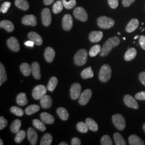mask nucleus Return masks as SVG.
<instances>
[{
    "label": "nucleus",
    "mask_w": 145,
    "mask_h": 145,
    "mask_svg": "<svg viewBox=\"0 0 145 145\" xmlns=\"http://www.w3.org/2000/svg\"><path fill=\"white\" fill-rule=\"evenodd\" d=\"M120 42V39L117 37L110 38L104 43L103 46L102 47L101 52L99 53L100 56L102 57L108 56L114 47L119 45Z\"/></svg>",
    "instance_id": "f257e3e1"
},
{
    "label": "nucleus",
    "mask_w": 145,
    "mask_h": 145,
    "mask_svg": "<svg viewBox=\"0 0 145 145\" xmlns=\"http://www.w3.org/2000/svg\"><path fill=\"white\" fill-rule=\"evenodd\" d=\"M88 52L86 49H80L76 52L74 57V63L78 66H83L87 61Z\"/></svg>",
    "instance_id": "f03ea898"
},
{
    "label": "nucleus",
    "mask_w": 145,
    "mask_h": 145,
    "mask_svg": "<svg viewBox=\"0 0 145 145\" xmlns=\"http://www.w3.org/2000/svg\"><path fill=\"white\" fill-rule=\"evenodd\" d=\"M112 70L108 65H103L99 72V78L102 82H106L111 76Z\"/></svg>",
    "instance_id": "7ed1b4c3"
},
{
    "label": "nucleus",
    "mask_w": 145,
    "mask_h": 145,
    "mask_svg": "<svg viewBox=\"0 0 145 145\" xmlns=\"http://www.w3.org/2000/svg\"><path fill=\"white\" fill-rule=\"evenodd\" d=\"M98 26L103 29H109L114 25V21L111 18L106 16H101L98 18L97 20Z\"/></svg>",
    "instance_id": "20e7f679"
},
{
    "label": "nucleus",
    "mask_w": 145,
    "mask_h": 145,
    "mask_svg": "<svg viewBox=\"0 0 145 145\" xmlns=\"http://www.w3.org/2000/svg\"><path fill=\"white\" fill-rule=\"evenodd\" d=\"M112 120L113 124L118 130L119 131L124 130L126 127V122L124 117L121 114H114L112 117Z\"/></svg>",
    "instance_id": "39448f33"
},
{
    "label": "nucleus",
    "mask_w": 145,
    "mask_h": 145,
    "mask_svg": "<svg viewBox=\"0 0 145 145\" xmlns=\"http://www.w3.org/2000/svg\"><path fill=\"white\" fill-rule=\"evenodd\" d=\"M47 89L43 85H38L32 90V95L33 99L38 100L40 99L42 97L45 95L46 93Z\"/></svg>",
    "instance_id": "423d86ee"
},
{
    "label": "nucleus",
    "mask_w": 145,
    "mask_h": 145,
    "mask_svg": "<svg viewBox=\"0 0 145 145\" xmlns=\"http://www.w3.org/2000/svg\"><path fill=\"white\" fill-rule=\"evenodd\" d=\"M73 14L75 18L78 20L86 22L88 20V14L86 10L82 7H78L76 8L73 11Z\"/></svg>",
    "instance_id": "0eeeda50"
},
{
    "label": "nucleus",
    "mask_w": 145,
    "mask_h": 145,
    "mask_svg": "<svg viewBox=\"0 0 145 145\" xmlns=\"http://www.w3.org/2000/svg\"><path fill=\"white\" fill-rule=\"evenodd\" d=\"M42 24L45 26H50L52 22L51 14L49 9L45 8L42 11L41 14Z\"/></svg>",
    "instance_id": "6e6552de"
},
{
    "label": "nucleus",
    "mask_w": 145,
    "mask_h": 145,
    "mask_svg": "<svg viewBox=\"0 0 145 145\" xmlns=\"http://www.w3.org/2000/svg\"><path fill=\"white\" fill-rule=\"evenodd\" d=\"M92 96V91L91 90L87 89L85 90L83 93L80 95L78 103L81 105H86L88 103L89 100L91 99Z\"/></svg>",
    "instance_id": "1a4fd4ad"
},
{
    "label": "nucleus",
    "mask_w": 145,
    "mask_h": 145,
    "mask_svg": "<svg viewBox=\"0 0 145 145\" xmlns=\"http://www.w3.org/2000/svg\"><path fill=\"white\" fill-rule=\"evenodd\" d=\"M73 26L72 17L69 14H66L62 18V26L63 29L66 31H70Z\"/></svg>",
    "instance_id": "9d476101"
},
{
    "label": "nucleus",
    "mask_w": 145,
    "mask_h": 145,
    "mask_svg": "<svg viewBox=\"0 0 145 145\" xmlns=\"http://www.w3.org/2000/svg\"><path fill=\"white\" fill-rule=\"evenodd\" d=\"M81 91V86L78 83H73L70 90L71 97L74 100H76L80 96Z\"/></svg>",
    "instance_id": "9b49d317"
},
{
    "label": "nucleus",
    "mask_w": 145,
    "mask_h": 145,
    "mask_svg": "<svg viewBox=\"0 0 145 145\" xmlns=\"http://www.w3.org/2000/svg\"><path fill=\"white\" fill-rule=\"evenodd\" d=\"M7 44L9 48L14 52H18L20 50L19 42L14 37H11L9 38L7 41Z\"/></svg>",
    "instance_id": "f8f14e48"
},
{
    "label": "nucleus",
    "mask_w": 145,
    "mask_h": 145,
    "mask_svg": "<svg viewBox=\"0 0 145 145\" xmlns=\"http://www.w3.org/2000/svg\"><path fill=\"white\" fill-rule=\"evenodd\" d=\"M124 102L125 105L134 109H138L139 108V104L136 101L135 98L130 95H126L124 97Z\"/></svg>",
    "instance_id": "ddd939ff"
},
{
    "label": "nucleus",
    "mask_w": 145,
    "mask_h": 145,
    "mask_svg": "<svg viewBox=\"0 0 145 145\" xmlns=\"http://www.w3.org/2000/svg\"><path fill=\"white\" fill-rule=\"evenodd\" d=\"M22 23L25 25L36 26L37 24L36 17L35 16L33 15H27L24 16L22 20Z\"/></svg>",
    "instance_id": "4468645a"
},
{
    "label": "nucleus",
    "mask_w": 145,
    "mask_h": 145,
    "mask_svg": "<svg viewBox=\"0 0 145 145\" xmlns=\"http://www.w3.org/2000/svg\"><path fill=\"white\" fill-rule=\"evenodd\" d=\"M27 137L32 145H36L38 141V135L36 130L30 127L27 131Z\"/></svg>",
    "instance_id": "2eb2a0df"
},
{
    "label": "nucleus",
    "mask_w": 145,
    "mask_h": 145,
    "mask_svg": "<svg viewBox=\"0 0 145 145\" xmlns=\"http://www.w3.org/2000/svg\"><path fill=\"white\" fill-rule=\"evenodd\" d=\"M27 37L30 40L34 42V43L38 46H40L42 44V37L35 32L32 31L29 32Z\"/></svg>",
    "instance_id": "dca6fc26"
},
{
    "label": "nucleus",
    "mask_w": 145,
    "mask_h": 145,
    "mask_svg": "<svg viewBox=\"0 0 145 145\" xmlns=\"http://www.w3.org/2000/svg\"><path fill=\"white\" fill-rule=\"evenodd\" d=\"M103 36V34L101 31H92L89 35V39L91 42H97L102 39Z\"/></svg>",
    "instance_id": "f3484780"
},
{
    "label": "nucleus",
    "mask_w": 145,
    "mask_h": 145,
    "mask_svg": "<svg viewBox=\"0 0 145 145\" xmlns=\"http://www.w3.org/2000/svg\"><path fill=\"white\" fill-rule=\"evenodd\" d=\"M56 56V52L53 48L51 47H47L45 50L44 57L47 62L48 63L52 62Z\"/></svg>",
    "instance_id": "a211bd4d"
},
{
    "label": "nucleus",
    "mask_w": 145,
    "mask_h": 145,
    "mask_svg": "<svg viewBox=\"0 0 145 145\" xmlns=\"http://www.w3.org/2000/svg\"><path fill=\"white\" fill-rule=\"evenodd\" d=\"M31 68L33 76L36 80H39L41 78V72L39 63L37 62H33L31 65Z\"/></svg>",
    "instance_id": "6ab92c4d"
},
{
    "label": "nucleus",
    "mask_w": 145,
    "mask_h": 145,
    "mask_svg": "<svg viewBox=\"0 0 145 145\" xmlns=\"http://www.w3.org/2000/svg\"><path fill=\"white\" fill-rule=\"evenodd\" d=\"M40 105L43 109H49L51 107L52 105V98L49 95H44L40 99Z\"/></svg>",
    "instance_id": "aec40b11"
},
{
    "label": "nucleus",
    "mask_w": 145,
    "mask_h": 145,
    "mask_svg": "<svg viewBox=\"0 0 145 145\" xmlns=\"http://www.w3.org/2000/svg\"><path fill=\"white\" fill-rule=\"evenodd\" d=\"M139 25V22L137 19L133 18L131 20L126 27V31L129 33L133 32L138 28Z\"/></svg>",
    "instance_id": "412c9836"
},
{
    "label": "nucleus",
    "mask_w": 145,
    "mask_h": 145,
    "mask_svg": "<svg viewBox=\"0 0 145 145\" xmlns=\"http://www.w3.org/2000/svg\"><path fill=\"white\" fill-rule=\"evenodd\" d=\"M129 142L130 145H144L145 142L138 135H132L129 138Z\"/></svg>",
    "instance_id": "4be33fe9"
},
{
    "label": "nucleus",
    "mask_w": 145,
    "mask_h": 145,
    "mask_svg": "<svg viewBox=\"0 0 145 145\" xmlns=\"http://www.w3.org/2000/svg\"><path fill=\"white\" fill-rule=\"evenodd\" d=\"M40 117L42 121L46 124H52L54 122V117L48 113L42 112Z\"/></svg>",
    "instance_id": "5701e85b"
},
{
    "label": "nucleus",
    "mask_w": 145,
    "mask_h": 145,
    "mask_svg": "<svg viewBox=\"0 0 145 145\" xmlns=\"http://www.w3.org/2000/svg\"><path fill=\"white\" fill-rule=\"evenodd\" d=\"M0 27L8 32H12L14 30V24L8 20H3L0 22Z\"/></svg>",
    "instance_id": "b1692460"
},
{
    "label": "nucleus",
    "mask_w": 145,
    "mask_h": 145,
    "mask_svg": "<svg viewBox=\"0 0 145 145\" xmlns=\"http://www.w3.org/2000/svg\"><path fill=\"white\" fill-rule=\"evenodd\" d=\"M137 54L136 49L135 48H130L125 54L124 59L126 61H130L135 59Z\"/></svg>",
    "instance_id": "393cba45"
},
{
    "label": "nucleus",
    "mask_w": 145,
    "mask_h": 145,
    "mask_svg": "<svg viewBox=\"0 0 145 145\" xmlns=\"http://www.w3.org/2000/svg\"><path fill=\"white\" fill-rule=\"evenodd\" d=\"M16 102L20 106L26 105L28 103L26 94L24 93H19L16 97Z\"/></svg>",
    "instance_id": "a878e982"
},
{
    "label": "nucleus",
    "mask_w": 145,
    "mask_h": 145,
    "mask_svg": "<svg viewBox=\"0 0 145 145\" xmlns=\"http://www.w3.org/2000/svg\"><path fill=\"white\" fill-rule=\"evenodd\" d=\"M16 6L21 10L26 11L29 8V4L26 0H15Z\"/></svg>",
    "instance_id": "bb28decb"
},
{
    "label": "nucleus",
    "mask_w": 145,
    "mask_h": 145,
    "mask_svg": "<svg viewBox=\"0 0 145 145\" xmlns=\"http://www.w3.org/2000/svg\"><path fill=\"white\" fill-rule=\"evenodd\" d=\"M86 123L89 129L93 132H96L99 130L98 125L96 122L90 118H88L86 120Z\"/></svg>",
    "instance_id": "cd10ccee"
},
{
    "label": "nucleus",
    "mask_w": 145,
    "mask_h": 145,
    "mask_svg": "<svg viewBox=\"0 0 145 145\" xmlns=\"http://www.w3.org/2000/svg\"><path fill=\"white\" fill-rule=\"evenodd\" d=\"M20 70L22 74L25 76H29L32 72L31 66L27 63H23L21 64Z\"/></svg>",
    "instance_id": "c85d7f7f"
},
{
    "label": "nucleus",
    "mask_w": 145,
    "mask_h": 145,
    "mask_svg": "<svg viewBox=\"0 0 145 145\" xmlns=\"http://www.w3.org/2000/svg\"><path fill=\"white\" fill-rule=\"evenodd\" d=\"M57 114L60 119L66 121L69 118V114L67 110L64 108H59L57 110Z\"/></svg>",
    "instance_id": "c756f323"
},
{
    "label": "nucleus",
    "mask_w": 145,
    "mask_h": 145,
    "mask_svg": "<svg viewBox=\"0 0 145 145\" xmlns=\"http://www.w3.org/2000/svg\"><path fill=\"white\" fill-rule=\"evenodd\" d=\"M22 123L20 119H16L10 125L11 131L13 133H17L20 131L21 128Z\"/></svg>",
    "instance_id": "7c9ffc66"
},
{
    "label": "nucleus",
    "mask_w": 145,
    "mask_h": 145,
    "mask_svg": "<svg viewBox=\"0 0 145 145\" xmlns=\"http://www.w3.org/2000/svg\"><path fill=\"white\" fill-rule=\"evenodd\" d=\"M40 109V106L37 104H32L31 105H29L28 107L26 108L25 109V114L27 115H31V114H34L38 112Z\"/></svg>",
    "instance_id": "2f4dec72"
},
{
    "label": "nucleus",
    "mask_w": 145,
    "mask_h": 145,
    "mask_svg": "<svg viewBox=\"0 0 145 145\" xmlns=\"http://www.w3.org/2000/svg\"><path fill=\"white\" fill-rule=\"evenodd\" d=\"M114 143L116 145H126L127 144L122 135L119 133L116 132L114 133Z\"/></svg>",
    "instance_id": "473e14b6"
},
{
    "label": "nucleus",
    "mask_w": 145,
    "mask_h": 145,
    "mask_svg": "<svg viewBox=\"0 0 145 145\" xmlns=\"http://www.w3.org/2000/svg\"><path fill=\"white\" fill-rule=\"evenodd\" d=\"M7 80V75L5 68L3 65L0 63V86H2V83L5 82Z\"/></svg>",
    "instance_id": "72a5a7b5"
},
{
    "label": "nucleus",
    "mask_w": 145,
    "mask_h": 145,
    "mask_svg": "<svg viewBox=\"0 0 145 145\" xmlns=\"http://www.w3.org/2000/svg\"><path fill=\"white\" fill-rule=\"evenodd\" d=\"M81 77L83 79H87L92 78L93 76V72L91 69V67L86 68L81 73Z\"/></svg>",
    "instance_id": "f704fd0d"
},
{
    "label": "nucleus",
    "mask_w": 145,
    "mask_h": 145,
    "mask_svg": "<svg viewBox=\"0 0 145 145\" xmlns=\"http://www.w3.org/2000/svg\"><path fill=\"white\" fill-rule=\"evenodd\" d=\"M32 123H33V125L34 127L39 131H41L42 132H44L46 129V126L44 124V122H42V121H41L39 119H33L32 121Z\"/></svg>",
    "instance_id": "c9c22d12"
},
{
    "label": "nucleus",
    "mask_w": 145,
    "mask_h": 145,
    "mask_svg": "<svg viewBox=\"0 0 145 145\" xmlns=\"http://www.w3.org/2000/svg\"><path fill=\"white\" fill-rule=\"evenodd\" d=\"M53 137L50 133H46L44 135L40 140V145H50L52 143Z\"/></svg>",
    "instance_id": "e433bc0d"
},
{
    "label": "nucleus",
    "mask_w": 145,
    "mask_h": 145,
    "mask_svg": "<svg viewBox=\"0 0 145 145\" xmlns=\"http://www.w3.org/2000/svg\"><path fill=\"white\" fill-rule=\"evenodd\" d=\"M58 80L56 77H52L50 79V81L47 84V89L50 91H53L56 89L57 86Z\"/></svg>",
    "instance_id": "4c0bfd02"
},
{
    "label": "nucleus",
    "mask_w": 145,
    "mask_h": 145,
    "mask_svg": "<svg viewBox=\"0 0 145 145\" xmlns=\"http://www.w3.org/2000/svg\"><path fill=\"white\" fill-rule=\"evenodd\" d=\"M76 129L78 132L82 133H86L88 132V126L86 123L83 121H79L76 125Z\"/></svg>",
    "instance_id": "58836bf2"
},
{
    "label": "nucleus",
    "mask_w": 145,
    "mask_h": 145,
    "mask_svg": "<svg viewBox=\"0 0 145 145\" xmlns=\"http://www.w3.org/2000/svg\"><path fill=\"white\" fill-rule=\"evenodd\" d=\"M63 3L61 1H56L53 5L52 11L54 14L60 13L63 9Z\"/></svg>",
    "instance_id": "ea45409f"
},
{
    "label": "nucleus",
    "mask_w": 145,
    "mask_h": 145,
    "mask_svg": "<svg viewBox=\"0 0 145 145\" xmlns=\"http://www.w3.org/2000/svg\"><path fill=\"white\" fill-rule=\"evenodd\" d=\"M101 50V47L99 45H95L92 47L89 52V54L91 57H96Z\"/></svg>",
    "instance_id": "a19ab883"
},
{
    "label": "nucleus",
    "mask_w": 145,
    "mask_h": 145,
    "mask_svg": "<svg viewBox=\"0 0 145 145\" xmlns=\"http://www.w3.org/2000/svg\"><path fill=\"white\" fill-rule=\"evenodd\" d=\"M26 136V133L24 130H20L17 133L16 135L15 141L17 144H20L25 139Z\"/></svg>",
    "instance_id": "79ce46f5"
},
{
    "label": "nucleus",
    "mask_w": 145,
    "mask_h": 145,
    "mask_svg": "<svg viewBox=\"0 0 145 145\" xmlns=\"http://www.w3.org/2000/svg\"><path fill=\"white\" fill-rule=\"evenodd\" d=\"M62 3L65 8L72 9L76 5V1L75 0H70L69 2H67L66 0H62Z\"/></svg>",
    "instance_id": "37998d69"
},
{
    "label": "nucleus",
    "mask_w": 145,
    "mask_h": 145,
    "mask_svg": "<svg viewBox=\"0 0 145 145\" xmlns=\"http://www.w3.org/2000/svg\"><path fill=\"white\" fill-rule=\"evenodd\" d=\"M101 144L102 145H112L113 143L111 139L108 135H104L101 140Z\"/></svg>",
    "instance_id": "c03bdc74"
},
{
    "label": "nucleus",
    "mask_w": 145,
    "mask_h": 145,
    "mask_svg": "<svg viewBox=\"0 0 145 145\" xmlns=\"http://www.w3.org/2000/svg\"><path fill=\"white\" fill-rule=\"evenodd\" d=\"M10 111L11 113L15 114L17 116H20V117L23 116L24 114L23 110L21 108H20L17 106H12L11 108Z\"/></svg>",
    "instance_id": "a18cd8bd"
},
{
    "label": "nucleus",
    "mask_w": 145,
    "mask_h": 145,
    "mask_svg": "<svg viewBox=\"0 0 145 145\" xmlns=\"http://www.w3.org/2000/svg\"><path fill=\"white\" fill-rule=\"evenodd\" d=\"M11 3L9 2H4L1 7V9L0 10L1 12L2 13H6L8 9H9V8L10 7Z\"/></svg>",
    "instance_id": "49530a36"
},
{
    "label": "nucleus",
    "mask_w": 145,
    "mask_h": 145,
    "mask_svg": "<svg viewBox=\"0 0 145 145\" xmlns=\"http://www.w3.org/2000/svg\"><path fill=\"white\" fill-rule=\"evenodd\" d=\"M8 124V121L3 117H0V130H2L5 129Z\"/></svg>",
    "instance_id": "de8ad7c7"
},
{
    "label": "nucleus",
    "mask_w": 145,
    "mask_h": 145,
    "mask_svg": "<svg viewBox=\"0 0 145 145\" xmlns=\"http://www.w3.org/2000/svg\"><path fill=\"white\" fill-rule=\"evenodd\" d=\"M135 98L138 100L144 101L145 100V91H140L135 95Z\"/></svg>",
    "instance_id": "09e8293b"
},
{
    "label": "nucleus",
    "mask_w": 145,
    "mask_h": 145,
    "mask_svg": "<svg viewBox=\"0 0 145 145\" xmlns=\"http://www.w3.org/2000/svg\"><path fill=\"white\" fill-rule=\"evenodd\" d=\"M108 3L112 9H116L118 6V0H108Z\"/></svg>",
    "instance_id": "8fccbe9b"
},
{
    "label": "nucleus",
    "mask_w": 145,
    "mask_h": 145,
    "mask_svg": "<svg viewBox=\"0 0 145 145\" xmlns=\"http://www.w3.org/2000/svg\"><path fill=\"white\" fill-rule=\"evenodd\" d=\"M139 42L141 47L145 50V36H141L139 37Z\"/></svg>",
    "instance_id": "3c124183"
},
{
    "label": "nucleus",
    "mask_w": 145,
    "mask_h": 145,
    "mask_svg": "<svg viewBox=\"0 0 145 145\" xmlns=\"http://www.w3.org/2000/svg\"><path fill=\"white\" fill-rule=\"evenodd\" d=\"M135 0H122V5L124 7H128L131 5Z\"/></svg>",
    "instance_id": "603ef678"
},
{
    "label": "nucleus",
    "mask_w": 145,
    "mask_h": 145,
    "mask_svg": "<svg viewBox=\"0 0 145 145\" xmlns=\"http://www.w3.org/2000/svg\"><path fill=\"white\" fill-rule=\"evenodd\" d=\"M71 145H81V141L79 138H78L77 137H74L72 139Z\"/></svg>",
    "instance_id": "864d4df0"
},
{
    "label": "nucleus",
    "mask_w": 145,
    "mask_h": 145,
    "mask_svg": "<svg viewBox=\"0 0 145 145\" xmlns=\"http://www.w3.org/2000/svg\"><path fill=\"white\" fill-rule=\"evenodd\" d=\"M139 79L140 82L145 86V72H140L139 75Z\"/></svg>",
    "instance_id": "5fc2aeb1"
},
{
    "label": "nucleus",
    "mask_w": 145,
    "mask_h": 145,
    "mask_svg": "<svg viewBox=\"0 0 145 145\" xmlns=\"http://www.w3.org/2000/svg\"><path fill=\"white\" fill-rule=\"evenodd\" d=\"M25 45H26V46L31 47H33L34 46V44H35L34 43V42L31 41V40H29V41H27L24 43Z\"/></svg>",
    "instance_id": "6e6d98bb"
},
{
    "label": "nucleus",
    "mask_w": 145,
    "mask_h": 145,
    "mask_svg": "<svg viewBox=\"0 0 145 145\" xmlns=\"http://www.w3.org/2000/svg\"><path fill=\"white\" fill-rule=\"evenodd\" d=\"M54 1V0H44V3L46 5H51Z\"/></svg>",
    "instance_id": "4d7b16f0"
},
{
    "label": "nucleus",
    "mask_w": 145,
    "mask_h": 145,
    "mask_svg": "<svg viewBox=\"0 0 145 145\" xmlns=\"http://www.w3.org/2000/svg\"><path fill=\"white\" fill-rule=\"evenodd\" d=\"M59 145H68V144L66 142H62L60 144H59Z\"/></svg>",
    "instance_id": "13d9d810"
},
{
    "label": "nucleus",
    "mask_w": 145,
    "mask_h": 145,
    "mask_svg": "<svg viewBox=\"0 0 145 145\" xmlns=\"http://www.w3.org/2000/svg\"><path fill=\"white\" fill-rule=\"evenodd\" d=\"M0 145H3V141L2 140V139H0Z\"/></svg>",
    "instance_id": "bf43d9fd"
},
{
    "label": "nucleus",
    "mask_w": 145,
    "mask_h": 145,
    "mask_svg": "<svg viewBox=\"0 0 145 145\" xmlns=\"http://www.w3.org/2000/svg\"><path fill=\"white\" fill-rule=\"evenodd\" d=\"M142 129H143L144 131V132H145V124H144L143 126H142Z\"/></svg>",
    "instance_id": "052dcab7"
},
{
    "label": "nucleus",
    "mask_w": 145,
    "mask_h": 145,
    "mask_svg": "<svg viewBox=\"0 0 145 145\" xmlns=\"http://www.w3.org/2000/svg\"><path fill=\"white\" fill-rule=\"evenodd\" d=\"M140 36H135V39H137L138 37H140Z\"/></svg>",
    "instance_id": "680f3d73"
},
{
    "label": "nucleus",
    "mask_w": 145,
    "mask_h": 145,
    "mask_svg": "<svg viewBox=\"0 0 145 145\" xmlns=\"http://www.w3.org/2000/svg\"><path fill=\"white\" fill-rule=\"evenodd\" d=\"M145 30V29H144L142 30V32H143V31H144Z\"/></svg>",
    "instance_id": "e2e57ef3"
},
{
    "label": "nucleus",
    "mask_w": 145,
    "mask_h": 145,
    "mask_svg": "<svg viewBox=\"0 0 145 145\" xmlns=\"http://www.w3.org/2000/svg\"><path fill=\"white\" fill-rule=\"evenodd\" d=\"M118 35H120V33H119V32H118Z\"/></svg>",
    "instance_id": "0e129e2a"
},
{
    "label": "nucleus",
    "mask_w": 145,
    "mask_h": 145,
    "mask_svg": "<svg viewBox=\"0 0 145 145\" xmlns=\"http://www.w3.org/2000/svg\"><path fill=\"white\" fill-rule=\"evenodd\" d=\"M123 39H124V40H125V39H126V38H124Z\"/></svg>",
    "instance_id": "69168bd1"
}]
</instances>
